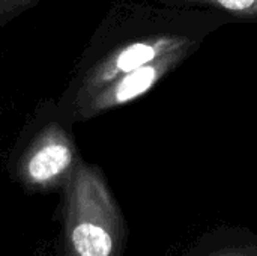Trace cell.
I'll use <instances>...</instances> for the list:
<instances>
[{"label": "cell", "mask_w": 257, "mask_h": 256, "mask_svg": "<svg viewBox=\"0 0 257 256\" xmlns=\"http://www.w3.org/2000/svg\"><path fill=\"white\" fill-rule=\"evenodd\" d=\"M185 2L206 3L235 15L257 17V0H185Z\"/></svg>", "instance_id": "4"}, {"label": "cell", "mask_w": 257, "mask_h": 256, "mask_svg": "<svg viewBox=\"0 0 257 256\" xmlns=\"http://www.w3.org/2000/svg\"><path fill=\"white\" fill-rule=\"evenodd\" d=\"M182 256H257V235L245 228H217L196 240Z\"/></svg>", "instance_id": "2"}, {"label": "cell", "mask_w": 257, "mask_h": 256, "mask_svg": "<svg viewBox=\"0 0 257 256\" xmlns=\"http://www.w3.org/2000/svg\"><path fill=\"white\" fill-rule=\"evenodd\" d=\"M71 151L60 143H51L41 148L29 161L27 172L35 183H47L59 177L71 164Z\"/></svg>", "instance_id": "3"}, {"label": "cell", "mask_w": 257, "mask_h": 256, "mask_svg": "<svg viewBox=\"0 0 257 256\" xmlns=\"http://www.w3.org/2000/svg\"><path fill=\"white\" fill-rule=\"evenodd\" d=\"M128 238L125 220L99 180L81 187L66 228L71 256H122Z\"/></svg>", "instance_id": "1"}]
</instances>
